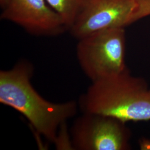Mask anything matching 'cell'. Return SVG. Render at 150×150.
Returning a JSON list of instances; mask_svg holds the SVG:
<instances>
[{
    "instance_id": "cell-1",
    "label": "cell",
    "mask_w": 150,
    "mask_h": 150,
    "mask_svg": "<svg viewBox=\"0 0 150 150\" xmlns=\"http://www.w3.org/2000/svg\"><path fill=\"white\" fill-rule=\"evenodd\" d=\"M32 64L19 61L10 70L0 71V102L22 114L38 134L54 142L59 141L61 126L74 117L79 104L74 101L50 102L34 88Z\"/></svg>"
},
{
    "instance_id": "cell-2",
    "label": "cell",
    "mask_w": 150,
    "mask_h": 150,
    "mask_svg": "<svg viewBox=\"0 0 150 150\" xmlns=\"http://www.w3.org/2000/svg\"><path fill=\"white\" fill-rule=\"evenodd\" d=\"M82 113L105 115L124 122L150 120V87L129 69L117 75L92 82L81 96Z\"/></svg>"
},
{
    "instance_id": "cell-3",
    "label": "cell",
    "mask_w": 150,
    "mask_h": 150,
    "mask_svg": "<svg viewBox=\"0 0 150 150\" xmlns=\"http://www.w3.org/2000/svg\"><path fill=\"white\" fill-rule=\"evenodd\" d=\"M78 41L77 59L91 82L121 74L128 69L125 59L123 28L103 30Z\"/></svg>"
},
{
    "instance_id": "cell-4",
    "label": "cell",
    "mask_w": 150,
    "mask_h": 150,
    "mask_svg": "<svg viewBox=\"0 0 150 150\" xmlns=\"http://www.w3.org/2000/svg\"><path fill=\"white\" fill-rule=\"evenodd\" d=\"M125 122L112 117L83 113L70 130L71 145L77 150H127L131 134Z\"/></svg>"
},
{
    "instance_id": "cell-5",
    "label": "cell",
    "mask_w": 150,
    "mask_h": 150,
    "mask_svg": "<svg viewBox=\"0 0 150 150\" xmlns=\"http://www.w3.org/2000/svg\"><path fill=\"white\" fill-rule=\"evenodd\" d=\"M136 0H85L69 31L79 40L103 30L125 28L136 21Z\"/></svg>"
},
{
    "instance_id": "cell-6",
    "label": "cell",
    "mask_w": 150,
    "mask_h": 150,
    "mask_svg": "<svg viewBox=\"0 0 150 150\" xmlns=\"http://www.w3.org/2000/svg\"><path fill=\"white\" fill-rule=\"evenodd\" d=\"M0 17L38 36H56L68 30L46 0H11Z\"/></svg>"
},
{
    "instance_id": "cell-7",
    "label": "cell",
    "mask_w": 150,
    "mask_h": 150,
    "mask_svg": "<svg viewBox=\"0 0 150 150\" xmlns=\"http://www.w3.org/2000/svg\"><path fill=\"white\" fill-rule=\"evenodd\" d=\"M62 19L68 31L75 21L85 0H46Z\"/></svg>"
},
{
    "instance_id": "cell-8",
    "label": "cell",
    "mask_w": 150,
    "mask_h": 150,
    "mask_svg": "<svg viewBox=\"0 0 150 150\" xmlns=\"http://www.w3.org/2000/svg\"><path fill=\"white\" fill-rule=\"evenodd\" d=\"M136 1L137 3L136 21L150 15V0H136Z\"/></svg>"
},
{
    "instance_id": "cell-9",
    "label": "cell",
    "mask_w": 150,
    "mask_h": 150,
    "mask_svg": "<svg viewBox=\"0 0 150 150\" xmlns=\"http://www.w3.org/2000/svg\"><path fill=\"white\" fill-rule=\"evenodd\" d=\"M139 146L141 150H150V139L144 138L139 139Z\"/></svg>"
},
{
    "instance_id": "cell-10",
    "label": "cell",
    "mask_w": 150,
    "mask_h": 150,
    "mask_svg": "<svg viewBox=\"0 0 150 150\" xmlns=\"http://www.w3.org/2000/svg\"><path fill=\"white\" fill-rule=\"evenodd\" d=\"M11 0H0V6L3 9L8 4Z\"/></svg>"
}]
</instances>
